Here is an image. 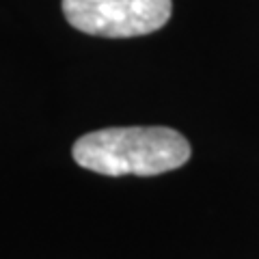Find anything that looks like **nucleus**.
<instances>
[{
  "instance_id": "1",
  "label": "nucleus",
  "mask_w": 259,
  "mask_h": 259,
  "mask_svg": "<svg viewBox=\"0 0 259 259\" xmlns=\"http://www.w3.org/2000/svg\"><path fill=\"white\" fill-rule=\"evenodd\" d=\"M76 164L100 175L151 177L184 166L190 143L171 127H104L74 143Z\"/></svg>"
},
{
  "instance_id": "2",
  "label": "nucleus",
  "mask_w": 259,
  "mask_h": 259,
  "mask_svg": "<svg viewBox=\"0 0 259 259\" xmlns=\"http://www.w3.org/2000/svg\"><path fill=\"white\" fill-rule=\"evenodd\" d=\"M171 11V0H63V13L71 26L110 39L156 32L168 22Z\"/></svg>"
}]
</instances>
